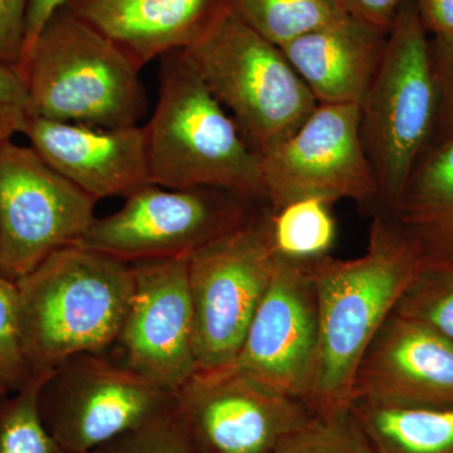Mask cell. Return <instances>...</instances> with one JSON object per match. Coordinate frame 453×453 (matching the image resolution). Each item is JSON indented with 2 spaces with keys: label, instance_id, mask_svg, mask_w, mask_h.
I'll return each instance as SVG.
<instances>
[{
  "label": "cell",
  "instance_id": "obj_1",
  "mask_svg": "<svg viewBox=\"0 0 453 453\" xmlns=\"http://www.w3.org/2000/svg\"><path fill=\"white\" fill-rule=\"evenodd\" d=\"M316 292L319 360L312 413L351 408L360 360L423 268L416 247L388 214L374 213L365 255L305 262Z\"/></svg>",
  "mask_w": 453,
  "mask_h": 453
},
{
  "label": "cell",
  "instance_id": "obj_2",
  "mask_svg": "<svg viewBox=\"0 0 453 453\" xmlns=\"http://www.w3.org/2000/svg\"><path fill=\"white\" fill-rule=\"evenodd\" d=\"M19 336L31 374L85 353H107L134 290L131 264L80 246L53 252L16 281Z\"/></svg>",
  "mask_w": 453,
  "mask_h": 453
},
{
  "label": "cell",
  "instance_id": "obj_3",
  "mask_svg": "<svg viewBox=\"0 0 453 453\" xmlns=\"http://www.w3.org/2000/svg\"><path fill=\"white\" fill-rule=\"evenodd\" d=\"M160 59L157 105L144 127L151 183L219 188L265 203L261 157L232 116L180 50Z\"/></svg>",
  "mask_w": 453,
  "mask_h": 453
},
{
  "label": "cell",
  "instance_id": "obj_4",
  "mask_svg": "<svg viewBox=\"0 0 453 453\" xmlns=\"http://www.w3.org/2000/svg\"><path fill=\"white\" fill-rule=\"evenodd\" d=\"M29 116L86 127H135L148 109L142 68L73 14L59 9L18 65Z\"/></svg>",
  "mask_w": 453,
  "mask_h": 453
},
{
  "label": "cell",
  "instance_id": "obj_5",
  "mask_svg": "<svg viewBox=\"0 0 453 453\" xmlns=\"http://www.w3.org/2000/svg\"><path fill=\"white\" fill-rule=\"evenodd\" d=\"M359 113L363 144L380 190L378 211L388 213L436 133L431 38L413 0L405 3L388 32Z\"/></svg>",
  "mask_w": 453,
  "mask_h": 453
},
{
  "label": "cell",
  "instance_id": "obj_6",
  "mask_svg": "<svg viewBox=\"0 0 453 453\" xmlns=\"http://www.w3.org/2000/svg\"><path fill=\"white\" fill-rule=\"evenodd\" d=\"M180 52L259 157L285 142L319 105L282 50L231 7Z\"/></svg>",
  "mask_w": 453,
  "mask_h": 453
},
{
  "label": "cell",
  "instance_id": "obj_7",
  "mask_svg": "<svg viewBox=\"0 0 453 453\" xmlns=\"http://www.w3.org/2000/svg\"><path fill=\"white\" fill-rule=\"evenodd\" d=\"M265 203L219 188L149 184L96 219L74 246L138 264L190 256L250 222Z\"/></svg>",
  "mask_w": 453,
  "mask_h": 453
},
{
  "label": "cell",
  "instance_id": "obj_8",
  "mask_svg": "<svg viewBox=\"0 0 453 453\" xmlns=\"http://www.w3.org/2000/svg\"><path fill=\"white\" fill-rule=\"evenodd\" d=\"M174 395L107 353L70 357L50 372L40 395L41 416L65 453L103 449L173 410Z\"/></svg>",
  "mask_w": 453,
  "mask_h": 453
},
{
  "label": "cell",
  "instance_id": "obj_9",
  "mask_svg": "<svg viewBox=\"0 0 453 453\" xmlns=\"http://www.w3.org/2000/svg\"><path fill=\"white\" fill-rule=\"evenodd\" d=\"M264 205L247 225L189 256L199 369L231 365L266 294L279 256L268 235Z\"/></svg>",
  "mask_w": 453,
  "mask_h": 453
},
{
  "label": "cell",
  "instance_id": "obj_10",
  "mask_svg": "<svg viewBox=\"0 0 453 453\" xmlns=\"http://www.w3.org/2000/svg\"><path fill=\"white\" fill-rule=\"evenodd\" d=\"M261 173L265 203L273 211L309 198L329 204L353 201L380 211L359 105L319 104L285 142L261 155Z\"/></svg>",
  "mask_w": 453,
  "mask_h": 453
},
{
  "label": "cell",
  "instance_id": "obj_11",
  "mask_svg": "<svg viewBox=\"0 0 453 453\" xmlns=\"http://www.w3.org/2000/svg\"><path fill=\"white\" fill-rule=\"evenodd\" d=\"M96 201L31 145L0 144V273L17 281L91 226Z\"/></svg>",
  "mask_w": 453,
  "mask_h": 453
},
{
  "label": "cell",
  "instance_id": "obj_12",
  "mask_svg": "<svg viewBox=\"0 0 453 453\" xmlns=\"http://www.w3.org/2000/svg\"><path fill=\"white\" fill-rule=\"evenodd\" d=\"M195 453H273L314 413L231 365L198 369L173 405Z\"/></svg>",
  "mask_w": 453,
  "mask_h": 453
},
{
  "label": "cell",
  "instance_id": "obj_13",
  "mask_svg": "<svg viewBox=\"0 0 453 453\" xmlns=\"http://www.w3.org/2000/svg\"><path fill=\"white\" fill-rule=\"evenodd\" d=\"M188 262L189 256L131 264L133 295L110 349L116 362L173 395L199 369Z\"/></svg>",
  "mask_w": 453,
  "mask_h": 453
},
{
  "label": "cell",
  "instance_id": "obj_14",
  "mask_svg": "<svg viewBox=\"0 0 453 453\" xmlns=\"http://www.w3.org/2000/svg\"><path fill=\"white\" fill-rule=\"evenodd\" d=\"M319 340L318 301L308 266L279 257L240 353L228 365L309 407Z\"/></svg>",
  "mask_w": 453,
  "mask_h": 453
},
{
  "label": "cell",
  "instance_id": "obj_15",
  "mask_svg": "<svg viewBox=\"0 0 453 453\" xmlns=\"http://www.w3.org/2000/svg\"><path fill=\"white\" fill-rule=\"evenodd\" d=\"M353 403L453 407L452 340L425 325L390 315L357 366Z\"/></svg>",
  "mask_w": 453,
  "mask_h": 453
},
{
  "label": "cell",
  "instance_id": "obj_16",
  "mask_svg": "<svg viewBox=\"0 0 453 453\" xmlns=\"http://www.w3.org/2000/svg\"><path fill=\"white\" fill-rule=\"evenodd\" d=\"M22 134L44 162L96 202L153 184L139 125L103 129L29 116Z\"/></svg>",
  "mask_w": 453,
  "mask_h": 453
},
{
  "label": "cell",
  "instance_id": "obj_17",
  "mask_svg": "<svg viewBox=\"0 0 453 453\" xmlns=\"http://www.w3.org/2000/svg\"><path fill=\"white\" fill-rule=\"evenodd\" d=\"M65 7L142 68L196 43L229 0H70Z\"/></svg>",
  "mask_w": 453,
  "mask_h": 453
},
{
  "label": "cell",
  "instance_id": "obj_18",
  "mask_svg": "<svg viewBox=\"0 0 453 453\" xmlns=\"http://www.w3.org/2000/svg\"><path fill=\"white\" fill-rule=\"evenodd\" d=\"M388 32L344 16L281 47L318 104L360 105Z\"/></svg>",
  "mask_w": 453,
  "mask_h": 453
},
{
  "label": "cell",
  "instance_id": "obj_19",
  "mask_svg": "<svg viewBox=\"0 0 453 453\" xmlns=\"http://www.w3.org/2000/svg\"><path fill=\"white\" fill-rule=\"evenodd\" d=\"M386 214L416 247L423 268L453 271V133L431 142Z\"/></svg>",
  "mask_w": 453,
  "mask_h": 453
},
{
  "label": "cell",
  "instance_id": "obj_20",
  "mask_svg": "<svg viewBox=\"0 0 453 453\" xmlns=\"http://www.w3.org/2000/svg\"><path fill=\"white\" fill-rule=\"evenodd\" d=\"M351 411L375 453H453V407L353 403Z\"/></svg>",
  "mask_w": 453,
  "mask_h": 453
},
{
  "label": "cell",
  "instance_id": "obj_21",
  "mask_svg": "<svg viewBox=\"0 0 453 453\" xmlns=\"http://www.w3.org/2000/svg\"><path fill=\"white\" fill-rule=\"evenodd\" d=\"M268 235L280 258L308 262L329 256L335 244L336 222L329 203L300 199L268 211Z\"/></svg>",
  "mask_w": 453,
  "mask_h": 453
},
{
  "label": "cell",
  "instance_id": "obj_22",
  "mask_svg": "<svg viewBox=\"0 0 453 453\" xmlns=\"http://www.w3.org/2000/svg\"><path fill=\"white\" fill-rule=\"evenodd\" d=\"M229 7L280 49L348 16L336 0H229Z\"/></svg>",
  "mask_w": 453,
  "mask_h": 453
},
{
  "label": "cell",
  "instance_id": "obj_23",
  "mask_svg": "<svg viewBox=\"0 0 453 453\" xmlns=\"http://www.w3.org/2000/svg\"><path fill=\"white\" fill-rule=\"evenodd\" d=\"M49 375L32 374L0 398V453H65L41 416V389Z\"/></svg>",
  "mask_w": 453,
  "mask_h": 453
},
{
  "label": "cell",
  "instance_id": "obj_24",
  "mask_svg": "<svg viewBox=\"0 0 453 453\" xmlns=\"http://www.w3.org/2000/svg\"><path fill=\"white\" fill-rule=\"evenodd\" d=\"M273 453H375L351 408L314 413Z\"/></svg>",
  "mask_w": 453,
  "mask_h": 453
},
{
  "label": "cell",
  "instance_id": "obj_25",
  "mask_svg": "<svg viewBox=\"0 0 453 453\" xmlns=\"http://www.w3.org/2000/svg\"><path fill=\"white\" fill-rule=\"evenodd\" d=\"M393 314L425 325L453 342V271L422 268Z\"/></svg>",
  "mask_w": 453,
  "mask_h": 453
},
{
  "label": "cell",
  "instance_id": "obj_26",
  "mask_svg": "<svg viewBox=\"0 0 453 453\" xmlns=\"http://www.w3.org/2000/svg\"><path fill=\"white\" fill-rule=\"evenodd\" d=\"M31 375L20 344L16 281L0 273V380L14 390Z\"/></svg>",
  "mask_w": 453,
  "mask_h": 453
},
{
  "label": "cell",
  "instance_id": "obj_27",
  "mask_svg": "<svg viewBox=\"0 0 453 453\" xmlns=\"http://www.w3.org/2000/svg\"><path fill=\"white\" fill-rule=\"evenodd\" d=\"M103 449L110 453H195L173 410Z\"/></svg>",
  "mask_w": 453,
  "mask_h": 453
},
{
  "label": "cell",
  "instance_id": "obj_28",
  "mask_svg": "<svg viewBox=\"0 0 453 453\" xmlns=\"http://www.w3.org/2000/svg\"><path fill=\"white\" fill-rule=\"evenodd\" d=\"M28 118L25 76L18 65L0 62V144L22 134Z\"/></svg>",
  "mask_w": 453,
  "mask_h": 453
},
{
  "label": "cell",
  "instance_id": "obj_29",
  "mask_svg": "<svg viewBox=\"0 0 453 453\" xmlns=\"http://www.w3.org/2000/svg\"><path fill=\"white\" fill-rule=\"evenodd\" d=\"M431 52L438 91L434 140L453 133V38L446 41L431 40Z\"/></svg>",
  "mask_w": 453,
  "mask_h": 453
},
{
  "label": "cell",
  "instance_id": "obj_30",
  "mask_svg": "<svg viewBox=\"0 0 453 453\" xmlns=\"http://www.w3.org/2000/svg\"><path fill=\"white\" fill-rule=\"evenodd\" d=\"M31 0H0V62L19 65Z\"/></svg>",
  "mask_w": 453,
  "mask_h": 453
},
{
  "label": "cell",
  "instance_id": "obj_31",
  "mask_svg": "<svg viewBox=\"0 0 453 453\" xmlns=\"http://www.w3.org/2000/svg\"><path fill=\"white\" fill-rule=\"evenodd\" d=\"M349 17L389 32L399 11L410 0H336Z\"/></svg>",
  "mask_w": 453,
  "mask_h": 453
},
{
  "label": "cell",
  "instance_id": "obj_32",
  "mask_svg": "<svg viewBox=\"0 0 453 453\" xmlns=\"http://www.w3.org/2000/svg\"><path fill=\"white\" fill-rule=\"evenodd\" d=\"M413 3L431 40H452L453 0H413Z\"/></svg>",
  "mask_w": 453,
  "mask_h": 453
},
{
  "label": "cell",
  "instance_id": "obj_33",
  "mask_svg": "<svg viewBox=\"0 0 453 453\" xmlns=\"http://www.w3.org/2000/svg\"><path fill=\"white\" fill-rule=\"evenodd\" d=\"M68 2L70 0H31L28 13H27L25 44H23L20 62L31 50L42 29L50 22V18L55 16L59 9L65 7Z\"/></svg>",
  "mask_w": 453,
  "mask_h": 453
},
{
  "label": "cell",
  "instance_id": "obj_34",
  "mask_svg": "<svg viewBox=\"0 0 453 453\" xmlns=\"http://www.w3.org/2000/svg\"><path fill=\"white\" fill-rule=\"evenodd\" d=\"M11 392L7 384L4 381L0 380V398H3L7 393Z\"/></svg>",
  "mask_w": 453,
  "mask_h": 453
},
{
  "label": "cell",
  "instance_id": "obj_35",
  "mask_svg": "<svg viewBox=\"0 0 453 453\" xmlns=\"http://www.w3.org/2000/svg\"><path fill=\"white\" fill-rule=\"evenodd\" d=\"M86 453H110V452L107 451V449H96V451H91V452H86Z\"/></svg>",
  "mask_w": 453,
  "mask_h": 453
}]
</instances>
